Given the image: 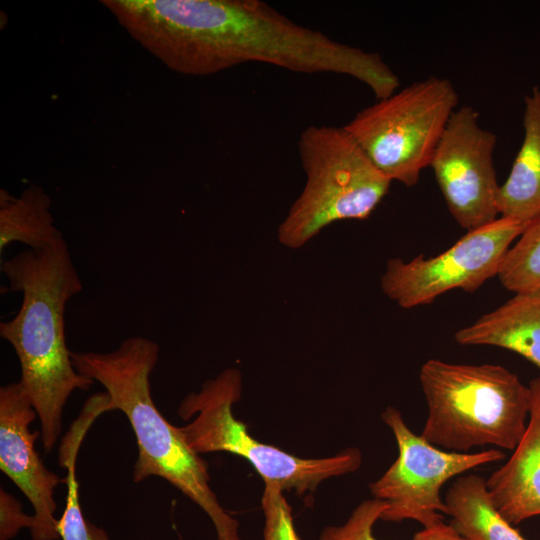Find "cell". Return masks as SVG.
Wrapping results in <instances>:
<instances>
[{"label":"cell","instance_id":"18","mask_svg":"<svg viewBox=\"0 0 540 540\" xmlns=\"http://www.w3.org/2000/svg\"><path fill=\"white\" fill-rule=\"evenodd\" d=\"M386 507L385 502L375 498L364 500L343 524L325 527L319 540H378L373 527Z\"/></svg>","mask_w":540,"mask_h":540},{"label":"cell","instance_id":"11","mask_svg":"<svg viewBox=\"0 0 540 540\" xmlns=\"http://www.w3.org/2000/svg\"><path fill=\"white\" fill-rule=\"evenodd\" d=\"M38 417L21 383L0 388V469L31 503L33 540L58 539L55 489L63 482L42 462L35 448L41 431H31Z\"/></svg>","mask_w":540,"mask_h":540},{"label":"cell","instance_id":"20","mask_svg":"<svg viewBox=\"0 0 540 540\" xmlns=\"http://www.w3.org/2000/svg\"><path fill=\"white\" fill-rule=\"evenodd\" d=\"M33 516L22 510L19 501L10 493L0 488V539L8 540L21 529H31Z\"/></svg>","mask_w":540,"mask_h":540},{"label":"cell","instance_id":"13","mask_svg":"<svg viewBox=\"0 0 540 540\" xmlns=\"http://www.w3.org/2000/svg\"><path fill=\"white\" fill-rule=\"evenodd\" d=\"M454 338L461 345H490L513 351L540 369V290L515 294L458 330Z\"/></svg>","mask_w":540,"mask_h":540},{"label":"cell","instance_id":"22","mask_svg":"<svg viewBox=\"0 0 540 540\" xmlns=\"http://www.w3.org/2000/svg\"><path fill=\"white\" fill-rule=\"evenodd\" d=\"M92 540H111L104 529L88 522Z\"/></svg>","mask_w":540,"mask_h":540},{"label":"cell","instance_id":"15","mask_svg":"<svg viewBox=\"0 0 540 540\" xmlns=\"http://www.w3.org/2000/svg\"><path fill=\"white\" fill-rule=\"evenodd\" d=\"M444 501L450 524L469 540H527L498 512L481 476L457 478Z\"/></svg>","mask_w":540,"mask_h":540},{"label":"cell","instance_id":"5","mask_svg":"<svg viewBox=\"0 0 540 540\" xmlns=\"http://www.w3.org/2000/svg\"><path fill=\"white\" fill-rule=\"evenodd\" d=\"M298 152L306 182L277 232L288 248L304 246L332 223L368 218L392 183L344 126H308Z\"/></svg>","mask_w":540,"mask_h":540},{"label":"cell","instance_id":"6","mask_svg":"<svg viewBox=\"0 0 540 540\" xmlns=\"http://www.w3.org/2000/svg\"><path fill=\"white\" fill-rule=\"evenodd\" d=\"M241 391L240 371L228 368L204 382L198 392L183 398L178 415L192 420L179 429L197 454L228 452L243 457L265 483L298 496L315 491L326 479L355 472L361 466L362 454L355 447L329 457L301 458L258 441L233 414Z\"/></svg>","mask_w":540,"mask_h":540},{"label":"cell","instance_id":"9","mask_svg":"<svg viewBox=\"0 0 540 540\" xmlns=\"http://www.w3.org/2000/svg\"><path fill=\"white\" fill-rule=\"evenodd\" d=\"M524 228L518 221L500 217L467 231L439 255L430 258L419 255L408 262L390 259L381 277V289L405 309L429 304L453 289L473 293L497 276L511 243Z\"/></svg>","mask_w":540,"mask_h":540},{"label":"cell","instance_id":"14","mask_svg":"<svg viewBox=\"0 0 540 540\" xmlns=\"http://www.w3.org/2000/svg\"><path fill=\"white\" fill-rule=\"evenodd\" d=\"M524 103L523 142L500 185L497 207L501 217L526 226L540 218V88L533 87Z\"/></svg>","mask_w":540,"mask_h":540},{"label":"cell","instance_id":"17","mask_svg":"<svg viewBox=\"0 0 540 540\" xmlns=\"http://www.w3.org/2000/svg\"><path fill=\"white\" fill-rule=\"evenodd\" d=\"M497 276L515 294L540 290V218L525 226L506 252Z\"/></svg>","mask_w":540,"mask_h":540},{"label":"cell","instance_id":"8","mask_svg":"<svg viewBox=\"0 0 540 540\" xmlns=\"http://www.w3.org/2000/svg\"><path fill=\"white\" fill-rule=\"evenodd\" d=\"M381 418L398 447L396 460L369 486L373 498L387 505L380 516L383 521L415 520L423 527L442 521L441 513H447L440 494L442 486L467 470L505 458L499 449L472 454L440 449L413 433L400 411L392 406L384 410Z\"/></svg>","mask_w":540,"mask_h":540},{"label":"cell","instance_id":"3","mask_svg":"<svg viewBox=\"0 0 540 540\" xmlns=\"http://www.w3.org/2000/svg\"><path fill=\"white\" fill-rule=\"evenodd\" d=\"M158 358V344L140 336L127 338L105 353L71 352L76 371L100 383L109 411L123 412L132 427L138 446L133 481L152 476L168 481L208 515L218 540H241L239 522L220 505L209 484L207 463L153 402L150 375Z\"/></svg>","mask_w":540,"mask_h":540},{"label":"cell","instance_id":"4","mask_svg":"<svg viewBox=\"0 0 540 540\" xmlns=\"http://www.w3.org/2000/svg\"><path fill=\"white\" fill-rule=\"evenodd\" d=\"M428 415L421 436L436 447L463 453L473 447L514 450L530 411V389L494 364L426 361L419 374Z\"/></svg>","mask_w":540,"mask_h":540},{"label":"cell","instance_id":"21","mask_svg":"<svg viewBox=\"0 0 540 540\" xmlns=\"http://www.w3.org/2000/svg\"><path fill=\"white\" fill-rule=\"evenodd\" d=\"M411 540H469L459 533L451 524L439 521L433 525L423 527L416 532Z\"/></svg>","mask_w":540,"mask_h":540},{"label":"cell","instance_id":"12","mask_svg":"<svg viewBox=\"0 0 540 540\" xmlns=\"http://www.w3.org/2000/svg\"><path fill=\"white\" fill-rule=\"evenodd\" d=\"M529 389L525 433L509 460L486 479L496 509L512 525L540 515V376Z\"/></svg>","mask_w":540,"mask_h":540},{"label":"cell","instance_id":"7","mask_svg":"<svg viewBox=\"0 0 540 540\" xmlns=\"http://www.w3.org/2000/svg\"><path fill=\"white\" fill-rule=\"evenodd\" d=\"M458 102L449 79L430 76L361 109L344 128L391 181L412 187L430 166Z\"/></svg>","mask_w":540,"mask_h":540},{"label":"cell","instance_id":"19","mask_svg":"<svg viewBox=\"0 0 540 540\" xmlns=\"http://www.w3.org/2000/svg\"><path fill=\"white\" fill-rule=\"evenodd\" d=\"M261 507L265 518L263 540H300L294 527L291 506L281 488L265 483Z\"/></svg>","mask_w":540,"mask_h":540},{"label":"cell","instance_id":"2","mask_svg":"<svg viewBox=\"0 0 540 540\" xmlns=\"http://www.w3.org/2000/svg\"><path fill=\"white\" fill-rule=\"evenodd\" d=\"M1 271L8 290L22 294V303L11 320L0 323V336L18 357L19 382L37 413L42 444L49 452L60 436L70 395L94 384L76 371L65 338L66 306L83 284L64 239L2 261Z\"/></svg>","mask_w":540,"mask_h":540},{"label":"cell","instance_id":"1","mask_svg":"<svg viewBox=\"0 0 540 540\" xmlns=\"http://www.w3.org/2000/svg\"><path fill=\"white\" fill-rule=\"evenodd\" d=\"M130 36L171 70L207 76L248 62L297 73H334L367 85L377 100L400 80L377 52L300 25L261 0H138Z\"/></svg>","mask_w":540,"mask_h":540},{"label":"cell","instance_id":"10","mask_svg":"<svg viewBox=\"0 0 540 540\" xmlns=\"http://www.w3.org/2000/svg\"><path fill=\"white\" fill-rule=\"evenodd\" d=\"M496 143V134L479 124L478 111L463 105L451 115L429 166L450 214L467 231L493 222L499 214Z\"/></svg>","mask_w":540,"mask_h":540},{"label":"cell","instance_id":"16","mask_svg":"<svg viewBox=\"0 0 540 540\" xmlns=\"http://www.w3.org/2000/svg\"><path fill=\"white\" fill-rule=\"evenodd\" d=\"M51 198L38 185L25 188L18 197L0 190V252L14 242L43 250L63 240L50 211Z\"/></svg>","mask_w":540,"mask_h":540}]
</instances>
